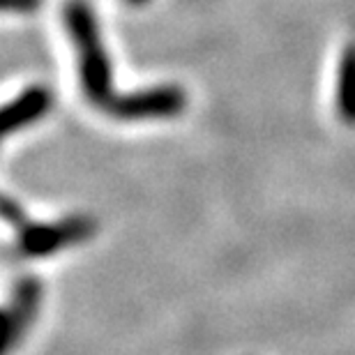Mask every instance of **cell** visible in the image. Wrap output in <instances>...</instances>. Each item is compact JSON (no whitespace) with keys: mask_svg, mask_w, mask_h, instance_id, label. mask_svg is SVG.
I'll use <instances>...</instances> for the list:
<instances>
[{"mask_svg":"<svg viewBox=\"0 0 355 355\" xmlns=\"http://www.w3.org/2000/svg\"><path fill=\"white\" fill-rule=\"evenodd\" d=\"M62 21H65L67 37L76 51V60H79L83 95L90 104L104 109L116 92H113V67L104 49L95 14L83 0H69L62 12Z\"/></svg>","mask_w":355,"mask_h":355,"instance_id":"1","label":"cell"},{"mask_svg":"<svg viewBox=\"0 0 355 355\" xmlns=\"http://www.w3.org/2000/svg\"><path fill=\"white\" fill-rule=\"evenodd\" d=\"M95 233V219L86 215H74L58 222L26 224L17 231L12 250L21 259H46L62 252L65 247L83 243Z\"/></svg>","mask_w":355,"mask_h":355,"instance_id":"2","label":"cell"},{"mask_svg":"<svg viewBox=\"0 0 355 355\" xmlns=\"http://www.w3.org/2000/svg\"><path fill=\"white\" fill-rule=\"evenodd\" d=\"M187 109V92L180 86H153L134 92L113 95L104 111L123 123H148V120H171Z\"/></svg>","mask_w":355,"mask_h":355,"instance_id":"3","label":"cell"},{"mask_svg":"<svg viewBox=\"0 0 355 355\" xmlns=\"http://www.w3.org/2000/svg\"><path fill=\"white\" fill-rule=\"evenodd\" d=\"M42 304V282L37 277H24L17 282L12 291L10 304L5 309V355H12L14 349H19L28 330L33 328L35 318L40 314Z\"/></svg>","mask_w":355,"mask_h":355,"instance_id":"4","label":"cell"},{"mask_svg":"<svg viewBox=\"0 0 355 355\" xmlns=\"http://www.w3.org/2000/svg\"><path fill=\"white\" fill-rule=\"evenodd\" d=\"M53 109V92L46 86H28L21 90L3 113V134L12 137L31 125L40 123L49 111Z\"/></svg>","mask_w":355,"mask_h":355,"instance_id":"5","label":"cell"},{"mask_svg":"<svg viewBox=\"0 0 355 355\" xmlns=\"http://www.w3.org/2000/svg\"><path fill=\"white\" fill-rule=\"evenodd\" d=\"M335 106L342 123L355 127V42L344 49L337 67Z\"/></svg>","mask_w":355,"mask_h":355,"instance_id":"6","label":"cell"},{"mask_svg":"<svg viewBox=\"0 0 355 355\" xmlns=\"http://www.w3.org/2000/svg\"><path fill=\"white\" fill-rule=\"evenodd\" d=\"M3 219L7 224H12V226H17V231L21 229V226H26L28 224V219H26V212L24 208L14 201L12 196H5L3 198Z\"/></svg>","mask_w":355,"mask_h":355,"instance_id":"7","label":"cell"},{"mask_svg":"<svg viewBox=\"0 0 355 355\" xmlns=\"http://www.w3.org/2000/svg\"><path fill=\"white\" fill-rule=\"evenodd\" d=\"M42 0H3L5 12H19V14H31L40 10Z\"/></svg>","mask_w":355,"mask_h":355,"instance_id":"8","label":"cell"},{"mask_svg":"<svg viewBox=\"0 0 355 355\" xmlns=\"http://www.w3.org/2000/svg\"><path fill=\"white\" fill-rule=\"evenodd\" d=\"M125 3H130V5H144V3H148V0H125Z\"/></svg>","mask_w":355,"mask_h":355,"instance_id":"9","label":"cell"}]
</instances>
